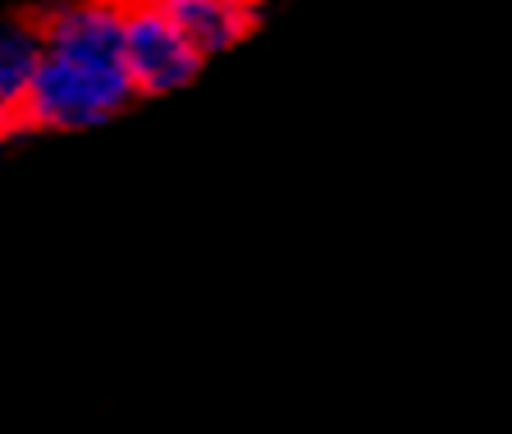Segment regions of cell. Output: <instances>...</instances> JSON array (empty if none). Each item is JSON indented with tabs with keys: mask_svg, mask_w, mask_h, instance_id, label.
I'll return each mask as SVG.
<instances>
[{
	"mask_svg": "<svg viewBox=\"0 0 512 434\" xmlns=\"http://www.w3.org/2000/svg\"><path fill=\"white\" fill-rule=\"evenodd\" d=\"M133 92L138 87L124 55V5L83 0L42 28V69L23 110L32 124L78 133L115 119Z\"/></svg>",
	"mask_w": 512,
	"mask_h": 434,
	"instance_id": "6da1fadb",
	"label": "cell"
},
{
	"mask_svg": "<svg viewBox=\"0 0 512 434\" xmlns=\"http://www.w3.org/2000/svg\"><path fill=\"white\" fill-rule=\"evenodd\" d=\"M124 55L138 92H174L202 69V55L165 19L156 0L124 5Z\"/></svg>",
	"mask_w": 512,
	"mask_h": 434,
	"instance_id": "7a4b0ae2",
	"label": "cell"
},
{
	"mask_svg": "<svg viewBox=\"0 0 512 434\" xmlns=\"http://www.w3.org/2000/svg\"><path fill=\"white\" fill-rule=\"evenodd\" d=\"M156 5L188 37V46L202 60L224 51V46H234L247 32V14L234 10V5H224V0H156Z\"/></svg>",
	"mask_w": 512,
	"mask_h": 434,
	"instance_id": "3957f363",
	"label": "cell"
},
{
	"mask_svg": "<svg viewBox=\"0 0 512 434\" xmlns=\"http://www.w3.org/2000/svg\"><path fill=\"white\" fill-rule=\"evenodd\" d=\"M37 69H42V28L0 19V106L23 110Z\"/></svg>",
	"mask_w": 512,
	"mask_h": 434,
	"instance_id": "277c9868",
	"label": "cell"
},
{
	"mask_svg": "<svg viewBox=\"0 0 512 434\" xmlns=\"http://www.w3.org/2000/svg\"><path fill=\"white\" fill-rule=\"evenodd\" d=\"M10 115H14L10 106H0V142H5V133H10Z\"/></svg>",
	"mask_w": 512,
	"mask_h": 434,
	"instance_id": "5b68a950",
	"label": "cell"
},
{
	"mask_svg": "<svg viewBox=\"0 0 512 434\" xmlns=\"http://www.w3.org/2000/svg\"><path fill=\"white\" fill-rule=\"evenodd\" d=\"M224 5H234V10H243V14H247L252 5H261V0H224Z\"/></svg>",
	"mask_w": 512,
	"mask_h": 434,
	"instance_id": "8992f818",
	"label": "cell"
}]
</instances>
